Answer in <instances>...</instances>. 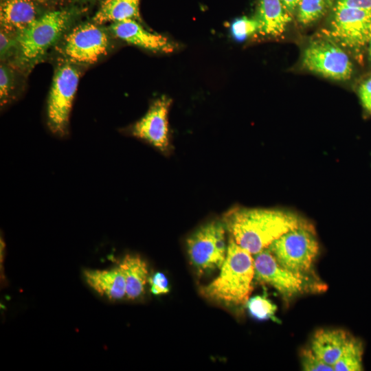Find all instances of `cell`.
I'll return each mask as SVG.
<instances>
[{"mask_svg":"<svg viewBox=\"0 0 371 371\" xmlns=\"http://www.w3.org/2000/svg\"><path fill=\"white\" fill-rule=\"evenodd\" d=\"M254 260V278L261 284L272 286L284 298L324 290L325 286L319 284L317 279L314 280V276L296 273L282 266L268 248L256 254Z\"/></svg>","mask_w":371,"mask_h":371,"instance_id":"obj_5","label":"cell"},{"mask_svg":"<svg viewBox=\"0 0 371 371\" xmlns=\"http://www.w3.org/2000/svg\"><path fill=\"white\" fill-rule=\"evenodd\" d=\"M302 63L308 70L336 80H348L353 72L347 53L328 37L313 41L307 46Z\"/></svg>","mask_w":371,"mask_h":371,"instance_id":"obj_10","label":"cell"},{"mask_svg":"<svg viewBox=\"0 0 371 371\" xmlns=\"http://www.w3.org/2000/svg\"><path fill=\"white\" fill-rule=\"evenodd\" d=\"M79 71L69 62L60 65L54 73L47 100V124L55 135L65 136L76 93Z\"/></svg>","mask_w":371,"mask_h":371,"instance_id":"obj_7","label":"cell"},{"mask_svg":"<svg viewBox=\"0 0 371 371\" xmlns=\"http://www.w3.org/2000/svg\"><path fill=\"white\" fill-rule=\"evenodd\" d=\"M74 11L60 9L41 14L15 34V60L18 66L31 69L43 58L69 28Z\"/></svg>","mask_w":371,"mask_h":371,"instance_id":"obj_3","label":"cell"},{"mask_svg":"<svg viewBox=\"0 0 371 371\" xmlns=\"http://www.w3.org/2000/svg\"><path fill=\"white\" fill-rule=\"evenodd\" d=\"M148 280L153 294L157 295L169 292L168 280L163 273H155L149 278Z\"/></svg>","mask_w":371,"mask_h":371,"instance_id":"obj_26","label":"cell"},{"mask_svg":"<svg viewBox=\"0 0 371 371\" xmlns=\"http://www.w3.org/2000/svg\"><path fill=\"white\" fill-rule=\"evenodd\" d=\"M359 96L364 109L371 114V76L360 85L358 90Z\"/></svg>","mask_w":371,"mask_h":371,"instance_id":"obj_27","label":"cell"},{"mask_svg":"<svg viewBox=\"0 0 371 371\" xmlns=\"http://www.w3.org/2000/svg\"><path fill=\"white\" fill-rule=\"evenodd\" d=\"M363 345L361 340L350 336L342 353L333 366L335 371L363 370Z\"/></svg>","mask_w":371,"mask_h":371,"instance_id":"obj_19","label":"cell"},{"mask_svg":"<svg viewBox=\"0 0 371 371\" xmlns=\"http://www.w3.org/2000/svg\"><path fill=\"white\" fill-rule=\"evenodd\" d=\"M300 0H281L286 11L292 16L297 12Z\"/></svg>","mask_w":371,"mask_h":371,"instance_id":"obj_29","label":"cell"},{"mask_svg":"<svg viewBox=\"0 0 371 371\" xmlns=\"http://www.w3.org/2000/svg\"><path fill=\"white\" fill-rule=\"evenodd\" d=\"M259 24V33L264 36H278L291 21L281 0H259L255 17Z\"/></svg>","mask_w":371,"mask_h":371,"instance_id":"obj_15","label":"cell"},{"mask_svg":"<svg viewBox=\"0 0 371 371\" xmlns=\"http://www.w3.org/2000/svg\"><path fill=\"white\" fill-rule=\"evenodd\" d=\"M246 304L250 315L254 318L258 320L276 319L277 307L265 295H256L249 298Z\"/></svg>","mask_w":371,"mask_h":371,"instance_id":"obj_21","label":"cell"},{"mask_svg":"<svg viewBox=\"0 0 371 371\" xmlns=\"http://www.w3.org/2000/svg\"><path fill=\"white\" fill-rule=\"evenodd\" d=\"M368 57H369V60L371 63V39L369 42V44L368 45Z\"/></svg>","mask_w":371,"mask_h":371,"instance_id":"obj_31","label":"cell"},{"mask_svg":"<svg viewBox=\"0 0 371 371\" xmlns=\"http://www.w3.org/2000/svg\"><path fill=\"white\" fill-rule=\"evenodd\" d=\"M83 276L86 282L101 296L111 300L126 297V282L118 266L111 269H85Z\"/></svg>","mask_w":371,"mask_h":371,"instance_id":"obj_14","label":"cell"},{"mask_svg":"<svg viewBox=\"0 0 371 371\" xmlns=\"http://www.w3.org/2000/svg\"><path fill=\"white\" fill-rule=\"evenodd\" d=\"M39 5L32 0H1V29L16 34L40 15Z\"/></svg>","mask_w":371,"mask_h":371,"instance_id":"obj_13","label":"cell"},{"mask_svg":"<svg viewBox=\"0 0 371 371\" xmlns=\"http://www.w3.org/2000/svg\"><path fill=\"white\" fill-rule=\"evenodd\" d=\"M65 36L62 54L69 63L93 64L106 54L110 47L108 34L95 23L77 25Z\"/></svg>","mask_w":371,"mask_h":371,"instance_id":"obj_9","label":"cell"},{"mask_svg":"<svg viewBox=\"0 0 371 371\" xmlns=\"http://www.w3.org/2000/svg\"><path fill=\"white\" fill-rule=\"evenodd\" d=\"M223 222L212 221L200 227L186 241L191 264L200 274L221 269L227 254Z\"/></svg>","mask_w":371,"mask_h":371,"instance_id":"obj_6","label":"cell"},{"mask_svg":"<svg viewBox=\"0 0 371 371\" xmlns=\"http://www.w3.org/2000/svg\"><path fill=\"white\" fill-rule=\"evenodd\" d=\"M268 249L285 268L312 276L319 243L312 225L306 221L274 240Z\"/></svg>","mask_w":371,"mask_h":371,"instance_id":"obj_4","label":"cell"},{"mask_svg":"<svg viewBox=\"0 0 371 371\" xmlns=\"http://www.w3.org/2000/svg\"><path fill=\"white\" fill-rule=\"evenodd\" d=\"M119 267L125 279L126 298L135 300L142 296L148 275L146 262L139 256L127 254Z\"/></svg>","mask_w":371,"mask_h":371,"instance_id":"obj_17","label":"cell"},{"mask_svg":"<svg viewBox=\"0 0 371 371\" xmlns=\"http://www.w3.org/2000/svg\"><path fill=\"white\" fill-rule=\"evenodd\" d=\"M304 221L296 214L285 211L243 207L229 210L223 220L230 238L255 255Z\"/></svg>","mask_w":371,"mask_h":371,"instance_id":"obj_1","label":"cell"},{"mask_svg":"<svg viewBox=\"0 0 371 371\" xmlns=\"http://www.w3.org/2000/svg\"><path fill=\"white\" fill-rule=\"evenodd\" d=\"M218 276L201 287V295L226 305L240 306L248 301L253 289L254 260L246 249L232 238Z\"/></svg>","mask_w":371,"mask_h":371,"instance_id":"obj_2","label":"cell"},{"mask_svg":"<svg viewBox=\"0 0 371 371\" xmlns=\"http://www.w3.org/2000/svg\"><path fill=\"white\" fill-rule=\"evenodd\" d=\"M334 5L335 0H300L297 19L302 25H310L322 19Z\"/></svg>","mask_w":371,"mask_h":371,"instance_id":"obj_20","label":"cell"},{"mask_svg":"<svg viewBox=\"0 0 371 371\" xmlns=\"http://www.w3.org/2000/svg\"><path fill=\"white\" fill-rule=\"evenodd\" d=\"M171 100L167 97L157 99L146 114L131 127V135L164 153L169 152L168 112Z\"/></svg>","mask_w":371,"mask_h":371,"instance_id":"obj_11","label":"cell"},{"mask_svg":"<svg viewBox=\"0 0 371 371\" xmlns=\"http://www.w3.org/2000/svg\"><path fill=\"white\" fill-rule=\"evenodd\" d=\"M326 34L350 51H362L371 39V10L334 5Z\"/></svg>","mask_w":371,"mask_h":371,"instance_id":"obj_8","label":"cell"},{"mask_svg":"<svg viewBox=\"0 0 371 371\" xmlns=\"http://www.w3.org/2000/svg\"><path fill=\"white\" fill-rule=\"evenodd\" d=\"M110 30L117 38L147 50L170 53L176 48L175 43L169 38L146 30L139 21L126 20L113 23Z\"/></svg>","mask_w":371,"mask_h":371,"instance_id":"obj_12","label":"cell"},{"mask_svg":"<svg viewBox=\"0 0 371 371\" xmlns=\"http://www.w3.org/2000/svg\"><path fill=\"white\" fill-rule=\"evenodd\" d=\"M139 5L140 0H104L93 21L98 25L126 20L140 21Z\"/></svg>","mask_w":371,"mask_h":371,"instance_id":"obj_18","label":"cell"},{"mask_svg":"<svg viewBox=\"0 0 371 371\" xmlns=\"http://www.w3.org/2000/svg\"><path fill=\"white\" fill-rule=\"evenodd\" d=\"M34 2L36 3L39 5H46L51 3L53 0H32Z\"/></svg>","mask_w":371,"mask_h":371,"instance_id":"obj_30","label":"cell"},{"mask_svg":"<svg viewBox=\"0 0 371 371\" xmlns=\"http://www.w3.org/2000/svg\"><path fill=\"white\" fill-rule=\"evenodd\" d=\"M334 5L371 10V0H337Z\"/></svg>","mask_w":371,"mask_h":371,"instance_id":"obj_28","label":"cell"},{"mask_svg":"<svg viewBox=\"0 0 371 371\" xmlns=\"http://www.w3.org/2000/svg\"><path fill=\"white\" fill-rule=\"evenodd\" d=\"M14 73L8 66L4 63L0 67V100L3 106L8 100L14 89Z\"/></svg>","mask_w":371,"mask_h":371,"instance_id":"obj_24","label":"cell"},{"mask_svg":"<svg viewBox=\"0 0 371 371\" xmlns=\"http://www.w3.org/2000/svg\"><path fill=\"white\" fill-rule=\"evenodd\" d=\"M301 362L303 370L306 371H333V366L327 364L309 348L301 352Z\"/></svg>","mask_w":371,"mask_h":371,"instance_id":"obj_23","label":"cell"},{"mask_svg":"<svg viewBox=\"0 0 371 371\" xmlns=\"http://www.w3.org/2000/svg\"><path fill=\"white\" fill-rule=\"evenodd\" d=\"M350 336L342 329H321L314 334L310 348L325 363L333 366Z\"/></svg>","mask_w":371,"mask_h":371,"instance_id":"obj_16","label":"cell"},{"mask_svg":"<svg viewBox=\"0 0 371 371\" xmlns=\"http://www.w3.org/2000/svg\"><path fill=\"white\" fill-rule=\"evenodd\" d=\"M16 50L15 34L9 33L1 29L0 33V54L1 59L4 60L12 54V49Z\"/></svg>","mask_w":371,"mask_h":371,"instance_id":"obj_25","label":"cell"},{"mask_svg":"<svg viewBox=\"0 0 371 371\" xmlns=\"http://www.w3.org/2000/svg\"><path fill=\"white\" fill-rule=\"evenodd\" d=\"M231 31L236 39L243 41L258 32L259 24L256 18L243 16L233 22Z\"/></svg>","mask_w":371,"mask_h":371,"instance_id":"obj_22","label":"cell"}]
</instances>
